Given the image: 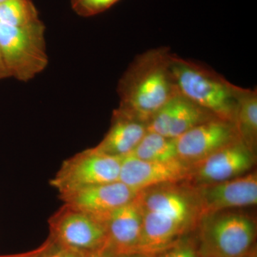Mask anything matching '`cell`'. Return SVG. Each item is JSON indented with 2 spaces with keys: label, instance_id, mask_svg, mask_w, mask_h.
<instances>
[{
  "label": "cell",
  "instance_id": "11",
  "mask_svg": "<svg viewBox=\"0 0 257 257\" xmlns=\"http://www.w3.org/2000/svg\"><path fill=\"white\" fill-rule=\"evenodd\" d=\"M191 166L180 160L149 162L127 155L123 157L119 182L137 192L165 185L187 182Z\"/></svg>",
  "mask_w": 257,
  "mask_h": 257
},
{
  "label": "cell",
  "instance_id": "20",
  "mask_svg": "<svg viewBox=\"0 0 257 257\" xmlns=\"http://www.w3.org/2000/svg\"><path fill=\"white\" fill-rule=\"evenodd\" d=\"M156 257H199L197 247L192 241L181 239Z\"/></svg>",
  "mask_w": 257,
  "mask_h": 257
},
{
  "label": "cell",
  "instance_id": "13",
  "mask_svg": "<svg viewBox=\"0 0 257 257\" xmlns=\"http://www.w3.org/2000/svg\"><path fill=\"white\" fill-rule=\"evenodd\" d=\"M214 118L217 117L177 93L147 123V132L177 139L197 125Z\"/></svg>",
  "mask_w": 257,
  "mask_h": 257
},
{
  "label": "cell",
  "instance_id": "9",
  "mask_svg": "<svg viewBox=\"0 0 257 257\" xmlns=\"http://www.w3.org/2000/svg\"><path fill=\"white\" fill-rule=\"evenodd\" d=\"M256 162V154L237 140L190 165L187 183L191 187L217 183L246 175Z\"/></svg>",
  "mask_w": 257,
  "mask_h": 257
},
{
  "label": "cell",
  "instance_id": "27",
  "mask_svg": "<svg viewBox=\"0 0 257 257\" xmlns=\"http://www.w3.org/2000/svg\"><path fill=\"white\" fill-rule=\"evenodd\" d=\"M121 257H148V256H143V255H140V254H135V255H132V256H121Z\"/></svg>",
  "mask_w": 257,
  "mask_h": 257
},
{
  "label": "cell",
  "instance_id": "6",
  "mask_svg": "<svg viewBox=\"0 0 257 257\" xmlns=\"http://www.w3.org/2000/svg\"><path fill=\"white\" fill-rule=\"evenodd\" d=\"M122 158L88 149L64 161L50 184L62 195L92 186L117 182Z\"/></svg>",
  "mask_w": 257,
  "mask_h": 257
},
{
  "label": "cell",
  "instance_id": "28",
  "mask_svg": "<svg viewBox=\"0 0 257 257\" xmlns=\"http://www.w3.org/2000/svg\"><path fill=\"white\" fill-rule=\"evenodd\" d=\"M5 1H6V0H0V4H1V3H4Z\"/></svg>",
  "mask_w": 257,
  "mask_h": 257
},
{
  "label": "cell",
  "instance_id": "4",
  "mask_svg": "<svg viewBox=\"0 0 257 257\" xmlns=\"http://www.w3.org/2000/svg\"><path fill=\"white\" fill-rule=\"evenodd\" d=\"M199 223V256L242 257L253 248L256 224L246 214L221 211Z\"/></svg>",
  "mask_w": 257,
  "mask_h": 257
},
{
  "label": "cell",
  "instance_id": "26",
  "mask_svg": "<svg viewBox=\"0 0 257 257\" xmlns=\"http://www.w3.org/2000/svg\"><path fill=\"white\" fill-rule=\"evenodd\" d=\"M242 257H256V251H254V249H253V248L249 252L246 253V255H244V256H243Z\"/></svg>",
  "mask_w": 257,
  "mask_h": 257
},
{
  "label": "cell",
  "instance_id": "14",
  "mask_svg": "<svg viewBox=\"0 0 257 257\" xmlns=\"http://www.w3.org/2000/svg\"><path fill=\"white\" fill-rule=\"evenodd\" d=\"M143 224V211L138 195L109 216L106 221L107 242L116 256L138 254Z\"/></svg>",
  "mask_w": 257,
  "mask_h": 257
},
{
  "label": "cell",
  "instance_id": "10",
  "mask_svg": "<svg viewBox=\"0 0 257 257\" xmlns=\"http://www.w3.org/2000/svg\"><path fill=\"white\" fill-rule=\"evenodd\" d=\"M240 140L234 123L214 118L175 139L179 160L194 165Z\"/></svg>",
  "mask_w": 257,
  "mask_h": 257
},
{
  "label": "cell",
  "instance_id": "21",
  "mask_svg": "<svg viewBox=\"0 0 257 257\" xmlns=\"http://www.w3.org/2000/svg\"><path fill=\"white\" fill-rule=\"evenodd\" d=\"M54 247H55V243L50 238H49L45 242L42 243L41 246L32 251L25 253H16V254L5 255V256H0V257H39L47 251H50Z\"/></svg>",
  "mask_w": 257,
  "mask_h": 257
},
{
  "label": "cell",
  "instance_id": "1",
  "mask_svg": "<svg viewBox=\"0 0 257 257\" xmlns=\"http://www.w3.org/2000/svg\"><path fill=\"white\" fill-rule=\"evenodd\" d=\"M176 184L157 186L138 193L143 224L138 254L156 257L182 239L199 222L192 189Z\"/></svg>",
  "mask_w": 257,
  "mask_h": 257
},
{
  "label": "cell",
  "instance_id": "7",
  "mask_svg": "<svg viewBox=\"0 0 257 257\" xmlns=\"http://www.w3.org/2000/svg\"><path fill=\"white\" fill-rule=\"evenodd\" d=\"M50 239L57 247L89 253L108 241L106 223L64 204L49 220Z\"/></svg>",
  "mask_w": 257,
  "mask_h": 257
},
{
  "label": "cell",
  "instance_id": "18",
  "mask_svg": "<svg viewBox=\"0 0 257 257\" xmlns=\"http://www.w3.org/2000/svg\"><path fill=\"white\" fill-rule=\"evenodd\" d=\"M40 20L38 10L32 0H6L0 4V23L20 28Z\"/></svg>",
  "mask_w": 257,
  "mask_h": 257
},
{
  "label": "cell",
  "instance_id": "3",
  "mask_svg": "<svg viewBox=\"0 0 257 257\" xmlns=\"http://www.w3.org/2000/svg\"><path fill=\"white\" fill-rule=\"evenodd\" d=\"M170 66L179 94L216 117L234 122L243 87L230 82L207 66L172 52Z\"/></svg>",
  "mask_w": 257,
  "mask_h": 257
},
{
  "label": "cell",
  "instance_id": "5",
  "mask_svg": "<svg viewBox=\"0 0 257 257\" xmlns=\"http://www.w3.org/2000/svg\"><path fill=\"white\" fill-rule=\"evenodd\" d=\"M45 34L41 20L20 28L0 23V50L10 76L28 82L46 69Z\"/></svg>",
  "mask_w": 257,
  "mask_h": 257
},
{
  "label": "cell",
  "instance_id": "17",
  "mask_svg": "<svg viewBox=\"0 0 257 257\" xmlns=\"http://www.w3.org/2000/svg\"><path fill=\"white\" fill-rule=\"evenodd\" d=\"M130 155L149 162H168L179 159L175 139L150 132Z\"/></svg>",
  "mask_w": 257,
  "mask_h": 257
},
{
  "label": "cell",
  "instance_id": "15",
  "mask_svg": "<svg viewBox=\"0 0 257 257\" xmlns=\"http://www.w3.org/2000/svg\"><path fill=\"white\" fill-rule=\"evenodd\" d=\"M147 133L146 124L115 109L110 128L93 149L109 156L124 157L135 150Z\"/></svg>",
  "mask_w": 257,
  "mask_h": 257
},
{
  "label": "cell",
  "instance_id": "8",
  "mask_svg": "<svg viewBox=\"0 0 257 257\" xmlns=\"http://www.w3.org/2000/svg\"><path fill=\"white\" fill-rule=\"evenodd\" d=\"M189 187L197 204L199 221L228 209L257 204L256 172L217 183Z\"/></svg>",
  "mask_w": 257,
  "mask_h": 257
},
{
  "label": "cell",
  "instance_id": "24",
  "mask_svg": "<svg viewBox=\"0 0 257 257\" xmlns=\"http://www.w3.org/2000/svg\"><path fill=\"white\" fill-rule=\"evenodd\" d=\"M8 77H10L9 72H8V69H7L6 65H5L1 50H0V79Z\"/></svg>",
  "mask_w": 257,
  "mask_h": 257
},
{
  "label": "cell",
  "instance_id": "2",
  "mask_svg": "<svg viewBox=\"0 0 257 257\" xmlns=\"http://www.w3.org/2000/svg\"><path fill=\"white\" fill-rule=\"evenodd\" d=\"M169 47H160L137 56L119 79L116 110L147 123L178 93L171 73Z\"/></svg>",
  "mask_w": 257,
  "mask_h": 257
},
{
  "label": "cell",
  "instance_id": "16",
  "mask_svg": "<svg viewBox=\"0 0 257 257\" xmlns=\"http://www.w3.org/2000/svg\"><path fill=\"white\" fill-rule=\"evenodd\" d=\"M234 123L239 140L256 154L257 145L256 89L243 88L238 99Z\"/></svg>",
  "mask_w": 257,
  "mask_h": 257
},
{
  "label": "cell",
  "instance_id": "29",
  "mask_svg": "<svg viewBox=\"0 0 257 257\" xmlns=\"http://www.w3.org/2000/svg\"><path fill=\"white\" fill-rule=\"evenodd\" d=\"M199 257H202V256H199Z\"/></svg>",
  "mask_w": 257,
  "mask_h": 257
},
{
  "label": "cell",
  "instance_id": "19",
  "mask_svg": "<svg viewBox=\"0 0 257 257\" xmlns=\"http://www.w3.org/2000/svg\"><path fill=\"white\" fill-rule=\"evenodd\" d=\"M120 0H71V6L76 14L89 18L104 13Z\"/></svg>",
  "mask_w": 257,
  "mask_h": 257
},
{
  "label": "cell",
  "instance_id": "12",
  "mask_svg": "<svg viewBox=\"0 0 257 257\" xmlns=\"http://www.w3.org/2000/svg\"><path fill=\"white\" fill-rule=\"evenodd\" d=\"M138 193L117 181L79 189L60 197L64 204L106 223L113 211L131 202Z\"/></svg>",
  "mask_w": 257,
  "mask_h": 257
},
{
  "label": "cell",
  "instance_id": "25",
  "mask_svg": "<svg viewBox=\"0 0 257 257\" xmlns=\"http://www.w3.org/2000/svg\"><path fill=\"white\" fill-rule=\"evenodd\" d=\"M53 248H52L50 251H47V252L44 253V254L39 257H55V250L53 249Z\"/></svg>",
  "mask_w": 257,
  "mask_h": 257
},
{
  "label": "cell",
  "instance_id": "22",
  "mask_svg": "<svg viewBox=\"0 0 257 257\" xmlns=\"http://www.w3.org/2000/svg\"><path fill=\"white\" fill-rule=\"evenodd\" d=\"M85 257H118L106 242L104 246L87 253Z\"/></svg>",
  "mask_w": 257,
  "mask_h": 257
},
{
  "label": "cell",
  "instance_id": "23",
  "mask_svg": "<svg viewBox=\"0 0 257 257\" xmlns=\"http://www.w3.org/2000/svg\"><path fill=\"white\" fill-rule=\"evenodd\" d=\"M87 253L69 248L58 247L55 251V257H85Z\"/></svg>",
  "mask_w": 257,
  "mask_h": 257
}]
</instances>
